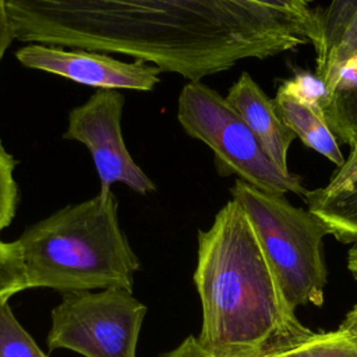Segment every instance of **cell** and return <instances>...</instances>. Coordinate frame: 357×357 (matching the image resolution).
<instances>
[{"instance_id": "cell-10", "label": "cell", "mask_w": 357, "mask_h": 357, "mask_svg": "<svg viewBox=\"0 0 357 357\" xmlns=\"http://www.w3.org/2000/svg\"><path fill=\"white\" fill-rule=\"evenodd\" d=\"M305 202L329 234L344 244L357 243V146L325 187L308 191Z\"/></svg>"}, {"instance_id": "cell-15", "label": "cell", "mask_w": 357, "mask_h": 357, "mask_svg": "<svg viewBox=\"0 0 357 357\" xmlns=\"http://www.w3.org/2000/svg\"><path fill=\"white\" fill-rule=\"evenodd\" d=\"M8 298L0 297V357H46L14 317Z\"/></svg>"}, {"instance_id": "cell-16", "label": "cell", "mask_w": 357, "mask_h": 357, "mask_svg": "<svg viewBox=\"0 0 357 357\" xmlns=\"http://www.w3.org/2000/svg\"><path fill=\"white\" fill-rule=\"evenodd\" d=\"M278 89L290 93L321 113H324V109L331 99V92L324 79L308 71L296 73L293 78L283 81Z\"/></svg>"}, {"instance_id": "cell-12", "label": "cell", "mask_w": 357, "mask_h": 357, "mask_svg": "<svg viewBox=\"0 0 357 357\" xmlns=\"http://www.w3.org/2000/svg\"><path fill=\"white\" fill-rule=\"evenodd\" d=\"M331 99L324 113L333 134L350 148L357 146V56L325 81Z\"/></svg>"}, {"instance_id": "cell-4", "label": "cell", "mask_w": 357, "mask_h": 357, "mask_svg": "<svg viewBox=\"0 0 357 357\" xmlns=\"http://www.w3.org/2000/svg\"><path fill=\"white\" fill-rule=\"evenodd\" d=\"M230 192L244 208L289 304L294 310L307 304L321 307L328 278L322 251L329 234L325 225L283 195L261 191L241 178Z\"/></svg>"}, {"instance_id": "cell-7", "label": "cell", "mask_w": 357, "mask_h": 357, "mask_svg": "<svg viewBox=\"0 0 357 357\" xmlns=\"http://www.w3.org/2000/svg\"><path fill=\"white\" fill-rule=\"evenodd\" d=\"M126 98L120 89H96L91 98L70 110L64 139L84 144L93 160L100 190L123 183L142 195L155 191V183L130 155L121 134Z\"/></svg>"}, {"instance_id": "cell-21", "label": "cell", "mask_w": 357, "mask_h": 357, "mask_svg": "<svg viewBox=\"0 0 357 357\" xmlns=\"http://www.w3.org/2000/svg\"><path fill=\"white\" fill-rule=\"evenodd\" d=\"M13 40L14 36L6 8V0H0V63Z\"/></svg>"}, {"instance_id": "cell-20", "label": "cell", "mask_w": 357, "mask_h": 357, "mask_svg": "<svg viewBox=\"0 0 357 357\" xmlns=\"http://www.w3.org/2000/svg\"><path fill=\"white\" fill-rule=\"evenodd\" d=\"M160 357H213L208 350H205L198 337L188 336L185 337L176 349L169 353H165Z\"/></svg>"}, {"instance_id": "cell-9", "label": "cell", "mask_w": 357, "mask_h": 357, "mask_svg": "<svg viewBox=\"0 0 357 357\" xmlns=\"http://www.w3.org/2000/svg\"><path fill=\"white\" fill-rule=\"evenodd\" d=\"M225 98L251 128L265 153L276 166L289 173L287 152L296 135L279 117L273 99H269L245 71Z\"/></svg>"}, {"instance_id": "cell-13", "label": "cell", "mask_w": 357, "mask_h": 357, "mask_svg": "<svg viewBox=\"0 0 357 357\" xmlns=\"http://www.w3.org/2000/svg\"><path fill=\"white\" fill-rule=\"evenodd\" d=\"M357 13V0H332L318 11V38L314 43L317 52V75L322 78L331 52L339 43L346 26Z\"/></svg>"}, {"instance_id": "cell-1", "label": "cell", "mask_w": 357, "mask_h": 357, "mask_svg": "<svg viewBox=\"0 0 357 357\" xmlns=\"http://www.w3.org/2000/svg\"><path fill=\"white\" fill-rule=\"evenodd\" d=\"M14 40L121 53L190 82L312 42L297 17L251 0H6Z\"/></svg>"}, {"instance_id": "cell-3", "label": "cell", "mask_w": 357, "mask_h": 357, "mask_svg": "<svg viewBox=\"0 0 357 357\" xmlns=\"http://www.w3.org/2000/svg\"><path fill=\"white\" fill-rule=\"evenodd\" d=\"M112 191L70 204L26 227L17 241L28 289L60 293L121 287L132 290L139 259L123 233Z\"/></svg>"}, {"instance_id": "cell-17", "label": "cell", "mask_w": 357, "mask_h": 357, "mask_svg": "<svg viewBox=\"0 0 357 357\" xmlns=\"http://www.w3.org/2000/svg\"><path fill=\"white\" fill-rule=\"evenodd\" d=\"M26 289L22 255L17 241L6 243L0 240V297H11Z\"/></svg>"}, {"instance_id": "cell-8", "label": "cell", "mask_w": 357, "mask_h": 357, "mask_svg": "<svg viewBox=\"0 0 357 357\" xmlns=\"http://www.w3.org/2000/svg\"><path fill=\"white\" fill-rule=\"evenodd\" d=\"M28 68L64 77L96 89L152 91L160 82V68L142 60L123 61L100 52L67 50L61 46L28 43L15 52Z\"/></svg>"}, {"instance_id": "cell-23", "label": "cell", "mask_w": 357, "mask_h": 357, "mask_svg": "<svg viewBox=\"0 0 357 357\" xmlns=\"http://www.w3.org/2000/svg\"><path fill=\"white\" fill-rule=\"evenodd\" d=\"M347 268L353 278L357 280V243H354L347 252Z\"/></svg>"}, {"instance_id": "cell-5", "label": "cell", "mask_w": 357, "mask_h": 357, "mask_svg": "<svg viewBox=\"0 0 357 357\" xmlns=\"http://www.w3.org/2000/svg\"><path fill=\"white\" fill-rule=\"evenodd\" d=\"M177 119L190 137L213 151L220 174L234 173L261 191L293 192L305 199L308 190L301 176L276 166L238 112L211 86L201 81L185 84L178 95Z\"/></svg>"}, {"instance_id": "cell-11", "label": "cell", "mask_w": 357, "mask_h": 357, "mask_svg": "<svg viewBox=\"0 0 357 357\" xmlns=\"http://www.w3.org/2000/svg\"><path fill=\"white\" fill-rule=\"evenodd\" d=\"M273 103L282 121L308 148L321 153L337 167L344 163L346 159L339 148L337 137L328 126L324 113L317 112L311 106L280 89H278Z\"/></svg>"}, {"instance_id": "cell-22", "label": "cell", "mask_w": 357, "mask_h": 357, "mask_svg": "<svg viewBox=\"0 0 357 357\" xmlns=\"http://www.w3.org/2000/svg\"><path fill=\"white\" fill-rule=\"evenodd\" d=\"M339 328L357 335V304L347 312L346 318L343 319V322L340 324Z\"/></svg>"}, {"instance_id": "cell-6", "label": "cell", "mask_w": 357, "mask_h": 357, "mask_svg": "<svg viewBox=\"0 0 357 357\" xmlns=\"http://www.w3.org/2000/svg\"><path fill=\"white\" fill-rule=\"evenodd\" d=\"M145 314L146 307L121 287L63 293L46 343L84 357H137Z\"/></svg>"}, {"instance_id": "cell-18", "label": "cell", "mask_w": 357, "mask_h": 357, "mask_svg": "<svg viewBox=\"0 0 357 357\" xmlns=\"http://www.w3.org/2000/svg\"><path fill=\"white\" fill-rule=\"evenodd\" d=\"M15 166L17 160L0 139V233L11 223L17 212L18 185L14 178Z\"/></svg>"}, {"instance_id": "cell-14", "label": "cell", "mask_w": 357, "mask_h": 357, "mask_svg": "<svg viewBox=\"0 0 357 357\" xmlns=\"http://www.w3.org/2000/svg\"><path fill=\"white\" fill-rule=\"evenodd\" d=\"M268 357H357V335L340 328L314 332L298 344Z\"/></svg>"}, {"instance_id": "cell-2", "label": "cell", "mask_w": 357, "mask_h": 357, "mask_svg": "<svg viewBox=\"0 0 357 357\" xmlns=\"http://www.w3.org/2000/svg\"><path fill=\"white\" fill-rule=\"evenodd\" d=\"M201 346L213 357H268L314 332L296 317L244 211L230 199L198 233Z\"/></svg>"}, {"instance_id": "cell-19", "label": "cell", "mask_w": 357, "mask_h": 357, "mask_svg": "<svg viewBox=\"0 0 357 357\" xmlns=\"http://www.w3.org/2000/svg\"><path fill=\"white\" fill-rule=\"evenodd\" d=\"M356 56H357V13L346 26L339 43L331 52L321 79H324L325 82L332 74L337 71L339 67H342L344 63H347L350 59Z\"/></svg>"}]
</instances>
